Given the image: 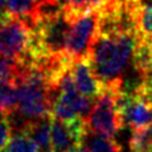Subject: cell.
Wrapping results in <instances>:
<instances>
[{"instance_id":"cell-1","label":"cell","mask_w":152,"mask_h":152,"mask_svg":"<svg viewBox=\"0 0 152 152\" xmlns=\"http://www.w3.org/2000/svg\"><path fill=\"white\" fill-rule=\"evenodd\" d=\"M138 34H96L90 46L88 58L104 89L121 90L123 75L133 58Z\"/></svg>"},{"instance_id":"cell-2","label":"cell","mask_w":152,"mask_h":152,"mask_svg":"<svg viewBox=\"0 0 152 152\" xmlns=\"http://www.w3.org/2000/svg\"><path fill=\"white\" fill-rule=\"evenodd\" d=\"M142 7V0H102L96 8V34H138Z\"/></svg>"},{"instance_id":"cell-3","label":"cell","mask_w":152,"mask_h":152,"mask_svg":"<svg viewBox=\"0 0 152 152\" xmlns=\"http://www.w3.org/2000/svg\"><path fill=\"white\" fill-rule=\"evenodd\" d=\"M31 26L24 17L0 14V55L23 60L29 51Z\"/></svg>"},{"instance_id":"cell-4","label":"cell","mask_w":152,"mask_h":152,"mask_svg":"<svg viewBox=\"0 0 152 152\" xmlns=\"http://www.w3.org/2000/svg\"><path fill=\"white\" fill-rule=\"evenodd\" d=\"M117 91L104 89L100 96L96 98V102L94 103L91 112L86 119L88 129L98 134L105 136L108 138H114L117 132L123 128L115 104Z\"/></svg>"},{"instance_id":"cell-5","label":"cell","mask_w":152,"mask_h":152,"mask_svg":"<svg viewBox=\"0 0 152 152\" xmlns=\"http://www.w3.org/2000/svg\"><path fill=\"white\" fill-rule=\"evenodd\" d=\"M98 29V10L93 9L80 17L74 19L71 23L67 41H66L65 53L70 58H80L88 56Z\"/></svg>"},{"instance_id":"cell-6","label":"cell","mask_w":152,"mask_h":152,"mask_svg":"<svg viewBox=\"0 0 152 152\" xmlns=\"http://www.w3.org/2000/svg\"><path fill=\"white\" fill-rule=\"evenodd\" d=\"M86 132V121L80 117L71 121H61L52 117L51 150L55 152H70L84 143Z\"/></svg>"},{"instance_id":"cell-7","label":"cell","mask_w":152,"mask_h":152,"mask_svg":"<svg viewBox=\"0 0 152 152\" xmlns=\"http://www.w3.org/2000/svg\"><path fill=\"white\" fill-rule=\"evenodd\" d=\"M70 69L75 85L80 93L90 99L100 96V94L104 91V86L95 76L88 56L72 60Z\"/></svg>"},{"instance_id":"cell-8","label":"cell","mask_w":152,"mask_h":152,"mask_svg":"<svg viewBox=\"0 0 152 152\" xmlns=\"http://www.w3.org/2000/svg\"><path fill=\"white\" fill-rule=\"evenodd\" d=\"M51 122L52 115L37 118L32 121H24L18 131L26 133L36 141L42 150L51 148Z\"/></svg>"},{"instance_id":"cell-9","label":"cell","mask_w":152,"mask_h":152,"mask_svg":"<svg viewBox=\"0 0 152 152\" xmlns=\"http://www.w3.org/2000/svg\"><path fill=\"white\" fill-rule=\"evenodd\" d=\"M84 145L89 152H122V147L114 138H108L105 136L94 133L88 129L84 138Z\"/></svg>"},{"instance_id":"cell-10","label":"cell","mask_w":152,"mask_h":152,"mask_svg":"<svg viewBox=\"0 0 152 152\" xmlns=\"http://www.w3.org/2000/svg\"><path fill=\"white\" fill-rule=\"evenodd\" d=\"M129 150L131 152H152V124L133 131Z\"/></svg>"},{"instance_id":"cell-11","label":"cell","mask_w":152,"mask_h":152,"mask_svg":"<svg viewBox=\"0 0 152 152\" xmlns=\"http://www.w3.org/2000/svg\"><path fill=\"white\" fill-rule=\"evenodd\" d=\"M8 145V148L12 152H39V146L36 143V141L20 131L12 134Z\"/></svg>"},{"instance_id":"cell-12","label":"cell","mask_w":152,"mask_h":152,"mask_svg":"<svg viewBox=\"0 0 152 152\" xmlns=\"http://www.w3.org/2000/svg\"><path fill=\"white\" fill-rule=\"evenodd\" d=\"M17 109V88L14 84H0V114H10Z\"/></svg>"},{"instance_id":"cell-13","label":"cell","mask_w":152,"mask_h":152,"mask_svg":"<svg viewBox=\"0 0 152 152\" xmlns=\"http://www.w3.org/2000/svg\"><path fill=\"white\" fill-rule=\"evenodd\" d=\"M138 36L152 37V0L141 9L138 19Z\"/></svg>"},{"instance_id":"cell-14","label":"cell","mask_w":152,"mask_h":152,"mask_svg":"<svg viewBox=\"0 0 152 152\" xmlns=\"http://www.w3.org/2000/svg\"><path fill=\"white\" fill-rule=\"evenodd\" d=\"M36 0H7L5 13L12 15L24 17L32 10Z\"/></svg>"},{"instance_id":"cell-15","label":"cell","mask_w":152,"mask_h":152,"mask_svg":"<svg viewBox=\"0 0 152 152\" xmlns=\"http://www.w3.org/2000/svg\"><path fill=\"white\" fill-rule=\"evenodd\" d=\"M13 129V123L9 118V114H0V150L9 143Z\"/></svg>"},{"instance_id":"cell-16","label":"cell","mask_w":152,"mask_h":152,"mask_svg":"<svg viewBox=\"0 0 152 152\" xmlns=\"http://www.w3.org/2000/svg\"><path fill=\"white\" fill-rule=\"evenodd\" d=\"M65 5L76 8V9H79V10H81V12H89V10H93V9H96V8L91 7L90 0H66Z\"/></svg>"},{"instance_id":"cell-17","label":"cell","mask_w":152,"mask_h":152,"mask_svg":"<svg viewBox=\"0 0 152 152\" xmlns=\"http://www.w3.org/2000/svg\"><path fill=\"white\" fill-rule=\"evenodd\" d=\"M70 152H89V150L86 148V146L83 143V145H80V146H77V147H75V148L71 150Z\"/></svg>"},{"instance_id":"cell-18","label":"cell","mask_w":152,"mask_h":152,"mask_svg":"<svg viewBox=\"0 0 152 152\" xmlns=\"http://www.w3.org/2000/svg\"><path fill=\"white\" fill-rule=\"evenodd\" d=\"M7 9V0H0V14L5 13Z\"/></svg>"},{"instance_id":"cell-19","label":"cell","mask_w":152,"mask_h":152,"mask_svg":"<svg viewBox=\"0 0 152 152\" xmlns=\"http://www.w3.org/2000/svg\"><path fill=\"white\" fill-rule=\"evenodd\" d=\"M0 152H12V151L9 148H1V150H0Z\"/></svg>"},{"instance_id":"cell-20","label":"cell","mask_w":152,"mask_h":152,"mask_svg":"<svg viewBox=\"0 0 152 152\" xmlns=\"http://www.w3.org/2000/svg\"><path fill=\"white\" fill-rule=\"evenodd\" d=\"M46 152H55V151H52V150H50V151H46Z\"/></svg>"}]
</instances>
